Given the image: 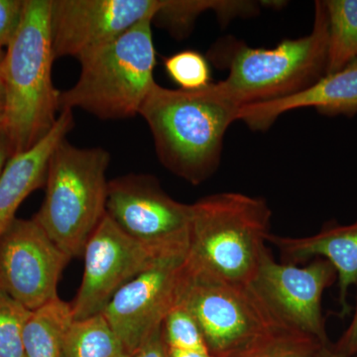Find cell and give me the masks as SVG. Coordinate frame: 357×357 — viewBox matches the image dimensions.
I'll return each mask as SVG.
<instances>
[{
    "mask_svg": "<svg viewBox=\"0 0 357 357\" xmlns=\"http://www.w3.org/2000/svg\"><path fill=\"white\" fill-rule=\"evenodd\" d=\"M241 109L220 82L197 91L155 83L139 115L151 131L162 165L197 185L217 171L225 133L238 121Z\"/></svg>",
    "mask_w": 357,
    "mask_h": 357,
    "instance_id": "cell-1",
    "label": "cell"
},
{
    "mask_svg": "<svg viewBox=\"0 0 357 357\" xmlns=\"http://www.w3.org/2000/svg\"><path fill=\"white\" fill-rule=\"evenodd\" d=\"M52 0H25L22 22L0 65L6 107L3 123L14 155L43 140L60 114L52 79L55 62L51 29Z\"/></svg>",
    "mask_w": 357,
    "mask_h": 357,
    "instance_id": "cell-2",
    "label": "cell"
},
{
    "mask_svg": "<svg viewBox=\"0 0 357 357\" xmlns=\"http://www.w3.org/2000/svg\"><path fill=\"white\" fill-rule=\"evenodd\" d=\"M312 32L271 49L250 48L234 38L213 47L210 57L229 70L220 82L238 107L270 102L299 93L325 76L328 22L324 1L316 2Z\"/></svg>",
    "mask_w": 357,
    "mask_h": 357,
    "instance_id": "cell-3",
    "label": "cell"
},
{
    "mask_svg": "<svg viewBox=\"0 0 357 357\" xmlns=\"http://www.w3.org/2000/svg\"><path fill=\"white\" fill-rule=\"evenodd\" d=\"M272 211L264 199L218 192L192 204L185 264L252 284L267 251Z\"/></svg>",
    "mask_w": 357,
    "mask_h": 357,
    "instance_id": "cell-4",
    "label": "cell"
},
{
    "mask_svg": "<svg viewBox=\"0 0 357 357\" xmlns=\"http://www.w3.org/2000/svg\"><path fill=\"white\" fill-rule=\"evenodd\" d=\"M177 305L196 319L213 357H239L275 340L302 333L289 326L252 284L225 280L185 262Z\"/></svg>",
    "mask_w": 357,
    "mask_h": 357,
    "instance_id": "cell-5",
    "label": "cell"
},
{
    "mask_svg": "<svg viewBox=\"0 0 357 357\" xmlns=\"http://www.w3.org/2000/svg\"><path fill=\"white\" fill-rule=\"evenodd\" d=\"M79 62L81 73L77 83L60 91V112L79 109L103 121L139 115L156 83L152 20L141 21Z\"/></svg>",
    "mask_w": 357,
    "mask_h": 357,
    "instance_id": "cell-6",
    "label": "cell"
},
{
    "mask_svg": "<svg viewBox=\"0 0 357 357\" xmlns=\"http://www.w3.org/2000/svg\"><path fill=\"white\" fill-rule=\"evenodd\" d=\"M110 154L61 141L52 153L45 198L35 220L70 259L84 246L107 213Z\"/></svg>",
    "mask_w": 357,
    "mask_h": 357,
    "instance_id": "cell-7",
    "label": "cell"
},
{
    "mask_svg": "<svg viewBox=\"0 0 357 357\" xmlns=\"http://www.w3.org/2000/svg\"><path fill=\"white\" fill-rule=\"evenodd\" d=\"M183 255L187 253L136 241L105 213L84 246L83 280L72 304L74 321L102 314L117 291L137 275Z\"/></svg>",
    "mask_w": 357,
    "mask_h": 357,
    "instance_id": "cell-8",
    "label": "cell"
},
{
    "mask_svg": "<svg viewBox=\"0 0 357 357\" xmlns=\"http://www.w3.org/2000/svg\"><path fill=\"white\" fill-rule=\"evenodd\" d=\"M107 215L136 241L188 253L192 204L171 198L153 176L128 174L109 181Z\"/></svg>",
    "mask_w": 357,
    "mask_h": 357,
    "instance_id": "cell-9",
    "label": "cell"
},
{
    "mask_svg": "<svg viewBox=\"0 0 357 357\" xmlns=\"http://www.w3.org/2000/svg\"><path fill=\"white\" fill-rule=\"evenodd\" d=\"M70 260L34 218H15L0 237V290L35 311L59 297Z\"/></svg>",
    "mask_w": 357,
    "mask_h": 357,
    "instance_id": "cell-10",
    "label": "cell"
},
{
    "mask_svg": "<svg viewBox=\"0 0 357 357\" xmlns=\"http://www.w3.org/2000/svg\"><path fill=\"white\" fill-rule=\"evenodd\" d=\"M162 0H52L51 29L56 60L77 61L110 43L145 20Z\"/></svg>",
    "mask_w": 357,
    "mask_h": 357,
    "instance_id": "cell-11",
    "label": "cell"
},
{
    "mask_svg": "<svg viewBox=\"0 0 357 357\" xmlns=\"http://www.w3.org/2000/svg\"><path fill=\"white\" fill-rule=\"evenodd\" d=\"M337 279L335 267L324 258L299 267L277 262L268 248L252 285L289 326L328 347L321 298Z\"/></svg>",
    "mask_w": 357,
    "mask_h": 357,
    "instance_id": "cell-12",
    "label": "cell"
},
{
    "mask_svg": "<svg viewBox=\"0 0 357 357\" xmlns=\"http://www.w3.org/2000/svg\"><path fill=\"white\" fill-rule=\"evenodd\" d=\"M185 256L167 258L137 275L105 307L102 314L128 354L161 328L167 314L177 305Z\"/></svg>",
    "mask_w": 357,
    "mask_h": 357,
    "instance_id": "cell-13",
    "label": "cell"
},
{
    "mask_svg": "<svg viewBox=\"0 0 357 357\" xmlns=\"http://www.w3.org/2000/svg\"><path fill=\"white\" fill-rule=\"evenodd\" d=\"M314 107L325 115L357 114V62L287 98L241 107L238 121L255 131H265L279 116L291 110Z\"/></svg>",
    "mask_w": 357,
    "mask_h": 357,
    "instance_id": "cell-14",
    "label": "cell"
},
{
    "mask_svg": "<svg viewBox=\"0 0 357 357\" xmlns=\"http://www.w3.org/2000/svg\"><path fill=\"white\" fill-rule=\"evenodd\" d=\"M268 243L280 251L282 263L297 265L314 258L332 263L337 274L342 314L349 311L347 294L357 281V222L333 225L305 237L268 236Z\"/></svg>",
    "mask_w": 357,
    "mask_h": 357,
    "instance_id": "cell-15",
    "label": "cell"
},
{
    "mask_svg": "<svg viewBox=\"0 0 357 357\" xmlns=\"http://www.w3.org/2000/svg\"><path fill=\"white\" fill-rule=\"evenodd\" d=\"M73 110L63 109L50 133L27 151L9 159L0 176V237L15 220L21 204L45 185L49 160L59 143L74 128Z\"/></svg>",
    "mask_w": 357,
    "mask_h": 357,
    "instance_id": "cell-16",
    "label": "cell"
},
{
    "mask_svg": "<svg viewBox=\"0 0 357 357\" xmlns=\"http://www.w3.org/2000/svg\"><path fill=\"white\" fill-rule=\"evenodd\" d=\"M73 321L72 304L60 297L33 311L23 333L25 357H63L66 333Z\"/></svg>",
    "mask_w": 357,
    "mask_h": 357,
    "instance_id": "cell-17",
    "label": "cell"
},
{
    "mask_svg": "<svg viewBox=\"0 0 357 357\" xmlns=\"http://www.w3.org/2000/svg\"><path fill=\"white\" fill-rule=\"evenodd\" d=\"M328 22L326 74L357 62V0H326Z\"/></svg>",
    "mask_w": 357,
    "mask_h": 357,
    "instance_id": "cell-18",
    "label": "cell"
},
{
    "mask_svg": "<svg viewBox=\"0 0 357 357\" xmlns=\"http://www.w3.org/2000/svg\"><path fill=\"white\" fill-rule=\"evenodd\" d=\"M102 314L74 321L66 333L63 357H128Z\"/></svg>",
    "mask_w": 357,
    "mask_h": 357,
    "instance_id": "cell-19",
    "label": "cell"
},
{
    "mask_svg": "<svg viewBox=\"0 0 357 357\" xmlns=\"http://www.w3.org/2000/svg\"><path fill=\"white\" fill-rule=\"evenodd\" d=\"M31 312L0 290V357H25L23 333Z\"/></svg>",
    "mask_w": 357,
    "mask_h": 357,
    "instance_id": "cell-20",
    "label": "cell"
},
{
    "mask_svg": "<svg viewBox=\"0 0 357 357\" xmlns=\"http://www.w3.org/2000/svg\"><path fill=\"white\" fill-rule=\"evenodd\" d=\"M167 75L185 91H197L211 84L208 60L197 51L185 50L164 60Z\"/></svg>",
    "mask_w": 357,
    "mask_h": 357,
    "instance_id": "cell-21",
    "label": "cell"
},
{
    "mask_svg": "<svg viewBox=\"0 0 357 357\" xmlns=\"http://www.w3.org/2000/svg\"><path fill=\"white\" fill-rule=\"evenodd\" d=\"M163 335L169 349L210 351L196 319L181 305H176L164 319Z\"/></svg>",
    "mask_w": 357,
    "mask_h": 357,
    "instance_id": "cell-22",
    "label": "cell"
},
{
    "mask_svg": "<svg viewBox=\"0 0 357 357\" xmlns=\"http://www.w3.org/2000/svg\"><path fill=\"white\" fill-rule=\"evenodd\" d=\"M326 345L303 333H295L270 342L239 357H323Z\"/></svg>",
    "mask_w": 357,
    "mask_h": 357,
    "instance_id": "cell-23",
    "label": "cell"
},
{
    "mask_svg": "<svg viewBox=\"0 0 357 357\" xmlns=\"http://www.w3.org/2000/svg\"><path fill=\"white\" fill-rule=\"evenodd\" d=\"M24 9L25 0H0V44L6 49L20 29Z\"/></svg>",
    "mask_w": 357,
    "mask_h": 357,
    "instance_id": "cell-24",
    "label": "cell"
},
{
    "mask_svg": "<svg viewBox=\"0 0 357 357\" xmlns=\"http://www.w3.org/2000/svg\"><path fill=\"white\" fill-rule=\"evenodd\" d=\"M128 357H170L164 340L163 325Z\"/></svg>",
    "mask_w": 357,
    "mask_h": 357,
    "instance_id": "cell-25",
    "label": "cell"
},
{
    "mask_svg": "<svg viewBox=\"0 0 357 357\" xmlns=\"http://www.w3.org/2000/svg\"><path fill=\"white\" fill-rule=\"evenodd\" d=\"M357 288V281L356 283ZM332 351L338 356L345 357H354L357 356V294L356 305L354 310V317L349 328L344 333V335L338 340L337 345Z\"/></svg>",
    "mask_w": 357,
    "mask_h": 357,
    "instance_id": "cell-26",
    "label": "cell"
},
{
    "mask_svg": "<svg viewBox=\"0 0 357 357\" xmlns=\"http://www.w3.org/2000/svg\"><path fill=\"white\" fill-rule=\"evenodd\" d=\"M13 156V145L10 138L4 126L3 121L0 122V176L3 172L9 159Z\"/></svg>",
    "mask_w": 357,
    "mask_h": 357,
    "instance_id": "cell-27",
    "label": "cell"
},
{
    "mask_svg": "<svg viewBox=\"0 0 357 357\" xmlns=\"http://www.w3.org/2000/svg\"><path fill=\"white\" fill-rule=\"evenodd\" d=\"M170 357H213L210 351H187V349H169Z\"/></svg>",
    "mask_w": 357,
    "mask_h": 357,
    "instance_id": "cell-28",
    "label": "cell"
},
{
    "mask_svg": "<svg viewBox=\"0 0 357 357\" xmlns=\"http://www.w3.org/2000/svg\"><path fill=\"white\" fill-rule=\"evenodd\" d=\"M4 107H6V98H4L3 84L0 77V122L3 121Z\"/></svg>",
    "mask_w": 357,
    "mask_h": 357,
    "instance_id": "cell-29",
    "label": "cell"
},
{
    "mask_svg": "<svg viewBox=\"0 0 357 357\" xmlns=\"http://www.w3.org/2000/svg\"><path fill=\"white\" fill-rule=\"evenodd\" d=\"M321 356H323V357H345L338 356V354H335V352H333L332 349H328V347H324L323 354H321ZM354 357H357V356Z\"/></svg>",
    "mask_w": 357,
    "mask_h": 357,
    "instance_id": "cell-30",
    "label": "cell"
},
{
    "mask_svg": "<svg viewBox=\"0 0 357 357\" xmlns=\"http://www.w3.org/2000/svg\"><path fill=\"white\" fill-rule=\"evenodd\" d=\"M4 56H6V50H4V47H2V45L0 44V65L3 61Z\"/></svg>",
    "mask_w": 357,
    "mask_h": 357,
    "instance_id": "cell-31",
    "label": "cell"
}]
</instances>
